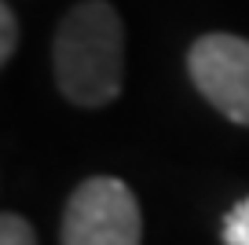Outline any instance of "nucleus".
Wrapping results in <instances>:
<instances>
[{
    "label": "nucleus",
    "mask_w": 249,
    "mask_h": 245,
    "mask_svg": "<svg viewBox=\"0 0 249 245\" xmlns=\"http://www.w3.org/2000/svg\"><path fill=\"white\" fill-rule=\"evenodd\" d=\"M52 73L62 99L85 110L114 103L124 88V26L114 4L81 0L52 40Z\"/></svg>",
    "instance_id": "obj_1"
},
{
    "label": "nucleus",
    "mask_w": 249,
    "mask_h": 245,
    "mask_svg": "<svg viewBox=\"0 0 249 245\" xmlns=\"http://www.w3.org/2000/svg\"><path fill=\"white\" fill-rule=\"evenodd\" d=\"M62 245H140L143 216L132 187L117 176H88L62 209Z\"/></svg>",
    "instance_id": "obj_2"
},
{
    "label": "nucleus",
    "mask_w": 249,
    "mask_h": 245,
    "mask_svg": "<svg viewBox=\"0 0 249 245\" xmlns=\"http://www.w3.org/2000/svg\"><path fill=\"white\" fill-rule=\"evenodd\" d=\"M191 85L220 117L249 128V40L238 33H202L187 52Z\"/></svg>",
    "instance_id": "obj_3"
},
{
    "label": "nucleus",
    "mask_w": 249,
    "mask_h": 245,
    "mask_svg": "<svg viewBox=\"0 0 249 245\" xmlns=\"http://www.w3.org/2000/svg\"><path fill=\"white\" fill-rule=\"evenodd\" d=\"M220 238L224 245H249V198H242L220 223Z\"/></svg>",
    "instance_id": "obj_4"
},
{
    "label": "nucleus",
    "mask_w": 249,
    "mask_h": 245,
    "mask_svg": "<svg viewBox=\"0 0 249 245\" xmlns=\"http://www.w3.org/2000/svg\"><path fill=\"white\" fill-rule=\"evenodd\" d=\"M0 245H37L30 220L18 212H4L0 216Z\"/></svg>",
    "instance_id": "obj_5"
},
{
    "label": "nucleus",
    "mask_w": 249,
    "mask_h": 245,
    "mask_svg": "<svg viewBox=\"0 0 249 245\" xmlns=\"http://www.w3.org/2000/svg\"><path fill=\"white\" fill-rule=\"evenodd\" d=\"M18 44V22H15V11L8 4H0V62H8L15 55Z\"/></svg>",
    "instance_id": "obj_6"
}]
</instances>
